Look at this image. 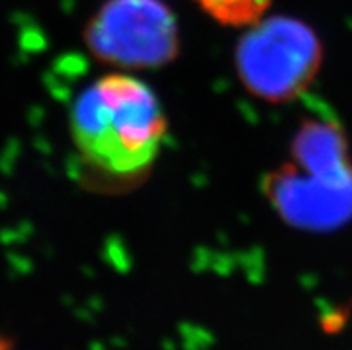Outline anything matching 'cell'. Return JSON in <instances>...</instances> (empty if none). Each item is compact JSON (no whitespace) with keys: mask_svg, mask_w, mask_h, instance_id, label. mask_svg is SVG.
<instances>
[{"mask_svg":"<svg viewBox=\"0 0 352 350\" xmlns=\"http://www.w3.org/2000/svg\"><path fill=\"white\" fill-rule=\"evenodd\" d=\"M324 50L317 32L294 17L259 18L236 47V70L247 91L265 102H290L317 77Z\"/></svg>","mask_w":352,"mask_h":350,"instance_id":"7a4b0ae2","label":"cell"},{"mask_svg":"<svg viewBox=\"0 0 352 350\" xmlns=\"http://www.w3.org/2000/svg\"><path fill=\"white\" fill-rule=\"evenodd\" d=\"M70 129L82 161L113 177H133L156 161L166 118L156 94L143 80L107 74L76 98Z\"/></svg>","mask_w":352,"mask_h":350,"instance_id":"6da1fadb","label":"cell"},{"mask_svg":"<svg viewBox=\"0 0 352 350\" xmlns=\"http://www.w3.org/2000/svg\"><path fill=\"white\" fill-rule=\"evenodd\" d=\"M217 22L231 27H249L263 18L272 0H193Z\"/></svg>","mask_w":352,"mask_h":350,"instance_id":"5b68a950","label":"cell"},{"mask_svg":"<svg viewBox=\"0 0 352 350\" xmlns=\"http://www.w3.org/2000/svg\"><path fill=\"white\" fill-rule=\"evenodd\" d=\"M297 172L272 184V199L286 218L311 227H331L352 215V168L342 133L329 125L302 129L295 142Z\"/></svg>","mask_w":352,"mask_h":350,"instance_id":"3957f363","label":"cell"},{"mask_svg":"<svg viewBox=\"0 0 352 350\" xmlns=\"http://www.w3.org/2000/svg\"><path fill=\"white\" fill-rule=\"evenodd\" d=\"M88 49L120 68L163 67L179 52V27L165 0H106L85 31Z\"/></svg>","mask_w":352,"mask_h":350,"instance_id":"277c9868","label":"cell"}]
</instances>
